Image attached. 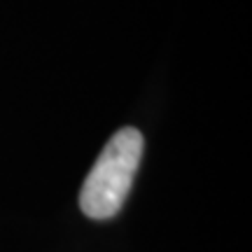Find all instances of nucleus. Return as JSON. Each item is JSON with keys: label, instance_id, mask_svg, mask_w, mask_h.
Listing matches in <instances>:
<instances>
[{"label": "nucleus", "instance_id": "obj_1", "mask_svg": "<svg viewBox=\"0 0 252 252\" xmlns=\"http://www.w3.org/2000/svg\"><path fill=\"white\" fill-rule=\"evenodd\" d=\"M143 133L124 126L108 140L80 191L82 213L91 220H110L124 206L143 159Z\"/></svg>", "mask_w": 252, "mask_h": 252}]
</instances>
